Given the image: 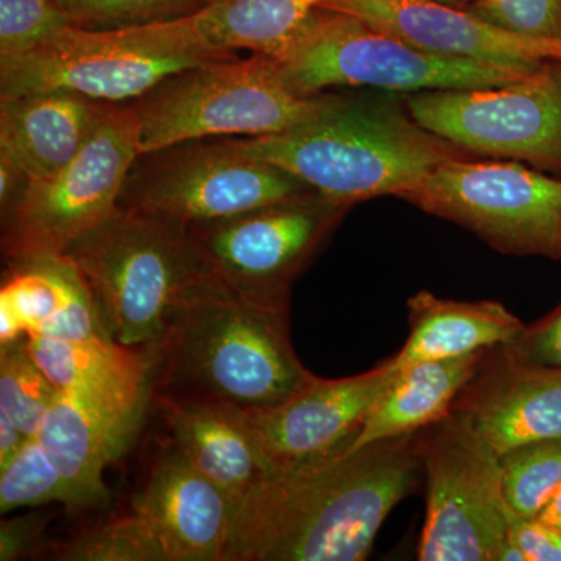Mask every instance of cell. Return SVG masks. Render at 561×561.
Wrapping results in <instances>:
<instances>
[{"mask_svg": "<svg viewBox=\"0 0 561 561\" xmlns=\"http://www.w3.org/2000/svg\"><path fill=\"white\" fill-rule=\"evenodd\" d=\"M490 350L457 359L421 362L394 371L365 416L348 451L415 434L445 419L453 412L461 391L481 370Z\"/></svg>", "mask_w": 561, "mask_h": 561, "instance_id": "23", "label": "cell"}, {"mask_svg": "<svg viewBox=\"0 0 561 561\" xmlns=\"http://www.w3.org/2000/svg\"><path fill=\"white\" fill-rule=\"evenodd\" d=\"M46 553L58 561H168L153 531L131 511L51 542Z\"/></svg>", "mask_w": 561, "mask_h": 561, "instance_id": "26", "label": "cell"}, {"mask_svg": "<svg viewBox=\"0 0 561 561\" xmlns=\"http://www.w3.org/2000/svg\"><path fill=\"white\" fill-rule=\"evenodd\" d=\"M69 25L57 0H0V58L28 54Z\"/></svg>", "mask_w": 561, "mask_h": 561, "instance_id": "31", "label": "cell"}, {"mask_svg": "<svg viewBox=\"0 0 561 561\" xmlns=\"http://www.w3.org/2000/svg\"><path fill=\"white\" fill-rule=\"evenodd\" d=\"M311 190L271 162L247 157L220 139H191L139 153L119 197L186 227L227 219Z\"/></svg>", "mask_w": 561, "mask_h": 561, "instance_id": "11", "label": "cell"}, {"mask_svg": "<svg viewBox=\"0 0 561 561\" xmlns=\"http://www.w3.org/2000/svg\"><path fill=\"white\" fill-rule=\"evenodd\" d=\"M404 346L390 357L394 371L421 362L457 359L515 342L526 324L500 301H457L420 290L409 298Z\"/></svg>", "mask_w": 561, "mask_h": 561, "instance_id": "22", "label": "cell"}, {"mask_svg": "<svg viewBox=\"0 0 561 561\" xmlns=\"http://www.w3.org/2000/svg\"><path fill=\"white\" fill-rule=\"evenodd\" d=\"M454 409L500 457L516 446L561 438V368L512 359L496 346Z\"/></svg>", "mask_w": 561, "mask_h": 561, "instance_id": "17", "label": "cell"}, {"mask_svg": "<svg viewBox=\"0 0 561 561\" xmlns=\"http://www.w3.org/2000/svg\"><path fill=\"white\" fill-rule=\"evenodd\" d=\"M390 357L362 375H312L286 400L249 412L272 472L287 471L350 446L393 376Z\"/></svg>", "mask_w": 561, "mask_h": 561, "instance_id": "14", "label": "cell"}, {"mask_svg": "<svg viewBox=\"0 0 561 561\" xmlns=\"http://www.w3.org/2000/svg\"><path fill=\"white\" fill-rule=\"evenodd\" d=\"M238 55L203 38L194 16L122 28L69 25L28 54L0 58V98L70 91L128 105L180 70Z\"/></svg>", "mask_w": 561, "mask_h": 561, "instance_id": "4", "label": "cell"}, {"mask_svg": "<svg viewBox=\"0 0 561 561\" xmlns=\"http://www.w3.org/2000/svg\"><path fill=\"white\" fill-rule=\"evenodd\" d=\"M0 289V345L38 335L60 341L108 335L90 284L68 254L7 261Z\"/></svg>", "mask_w": 561, "mask_h": 561, "instance_id": "19", "label": "cell"}, {"mask_svg": "<svg viewBox=\"0 0 561 561\" xmlns=\"http://www.w3.org/2000/svg\"><path fill=\"white\" fill-rule=\"evenodd\" d=\"M28 353L58 393L135 435L151 394L146 350L108 335L84 341L25 337Z\"/></svg>", "mask_w": 561, "mask_h": 561, "instance_id": "16", "label": "cell"}, {"mask_svg": "<svg viewBox=\"0 0 561 561\" xmlns=\"http://www.w3.org/2000/svg\"><path fill=\"white\" fill-rule=\"evenodd\" d=\"M131 103L111 105L87 146L60 172L32 180L21 202L2 217V254H65L119 208L122 187L139 154Z\"/></svg>", "mask_w": 561, "mask_h": 561, "instance_id": "13", "label": "cell"}, {"mask_svg": "<svg viewBox=\"0 0 561 561\" xmlns=\"http://www.w3.org/2000/svg\"><path fill=\"white\" fill-rule=\"evenodd\" d=\"M467 10L505 31L561 39V0H482Z\"/></svg>", "mask_w": 561, "mask_h": 561, "instance_id": "32", "label": "cell"}, {"mask_svg": "<svg viewBox=\"0 0 561 561\" xmlns=\"http://www.w3.org/2000/svg\"><path fill=\"white\" fill-rule=\"evenodd\" d=\"M35 437L60 472L69 508L108 504L103 470L127 449L130 432L60 393Z\"/></svg>", "mask_w": 561, "mask_h": 561, "instance_id": "24", "label": "cell"}, {"mask_svg": "<svg viewBox=\"0 0 561 561\" xmlns=\"http://www.w3.org/2000/svg\"><path fill=\"white\" fill-rule=\"evenodd\" d=\"M402 102L421 127L471 157L561 176V60L504 87L413 92Z\"/></svg>", "mask_w": 561, "mask_h": 561, "instance_id": "12", "label": "cell"}, {"mask_svg": "<svg viewBox=\"0 0 561 561\" xmlns=\"http://www.w3.org/2000/svg\"><path fill=\"white\" fill-rule=\"evenodd\" d=\"M209 0H57L73 25L122 28L195 16Z\"/></svg>", "mask_w": 561, "mask_h": 561, "instance_id": "30", "label": "cell"}, {"mask_svg": "<svg viewBox=\"0 0 561 561\" xmlns=\"http://www.w3.org/2000/svg\"><path fill=\"white\" fill-rule=\"evenodd\" d=\"M426 479L421 561H500L513 512L502 489L501 457L465 413L413 434Z\"/></svg>", "mask_w": 561, "mask_h": 561, "instance_id": "8", "label": "cell"}, {"mask_svg": "<svg viewBox=\"0 0 561 561\" xmlns=\"http://www.w3.org/2000/svg\"><path fill=\"white\" fill-rule=\"evenodd\" d=\"M44 518L38 515L3 519L0 524V560L13 561L43 553Z\"/></svg>", "mask_w": 561, "mask_h": 561, "instance_id": "35", "label": "cell"}, {"mask_svg": "<svg viewBox=\"0 0 561 561\" xmlns=\"http://www.w3.org/2000/svg\"><path fill=\"white\" fill-rule=\"evenodd\" d=\"M58 394L32 359L25 337L0 345V411L9 413L27 437L38 434Z\"/></svg>", "mask_w": 561, "mask_h": 561, "instance_id": "28", "label": "cell"}, {"mask_svg": "<svg viewBox=\"0 0 561 561\" xmlns=\"http://www.w3.org/2000/svg\"><path fill=\"white\" fill-rule=\"evenodd\" d=\"M342 94H295L268 55H241L180 70L133 102L139 153L191 139L257 138L290 130Z\"/></svg>", "mask_w": 561, "mask_h": 561, "instance_id": "7", "label": "cell"}, {"mask_svg": "<svg viewBox=\"0 0 561 561\" xmlns=\"http://www.w3.org/2000/svg\"><path fill=\"white\" fill-rule=\"evenodd\" d=\"M27 438L31 437L21 431L9 413L0 411V468L13 459Z\"/></svg>", "mask_w": 561, "mask_h": 561, "instance_id": "37", "label": "cell"}, {"mask_svg": "<svg viewBox=\"0 0 561 561\" xmlns=\"http://www.w3.org/2000/svg\"><path fill=\"white\" fill-rule=\"evenodd\" d=\"M32 176L9 154L0 151V214L5 217L21 202Z\"/></svg>", "mask_w": 561, "mask_h": 561, "instance_id": "36", "label": "cell"}, {"mask_svg": "<svg viewBox=\"0 0 561 561\" xmlns=\"http://www.w3.org/2000/svg\"><path fill=\"white\" fill-rule=\"evenodd\" d=\"M173 446L234 502L272 474L249 412L227 402L157 394Z\"/></svg>", "mask_w": 561, "mask_h": 561, "instance_id": "20", "label": "cell"}, {"mask_svg": "<svg viewBox=\"0 0 561 561\" xmlns=\"http://www.w3.org/2000/svg\"><path fill=\"white\" fill-rule=\"evenodd\" d=\"M65 254L90 284L110 337L138 350L161 342L203 273L190 228L140 210L117 208Z\"/></svg>", "mask_w": 561, "mask_h": 561, "instance_id": "5", "label": "cell"}, {"mask_svg": "<svg viewBox=\"0 0 561 561\" xmlns=\"http://www.w3.org/2000/svg\"><path fill=\"white\" fill-rule=\"evenodd\" d=\"M272 58L280 80L305 98L351 87L404 94L504 87L531 72L440 57L359 16L327 7L313 10L286 47Z\"/></svg>", "mask_w": 561, "mask_h": 561, "instance_id": "6", "label": "cell"}, {"mask_svg": "<svg viewBox=\"0 0 561 561\" xmlns=\"http://www.w3.org/2000/svg\"><path fill=\"white\" fill-rule=\"evenodd\" d=\"M330 0H209L195 25L224 50L276 57L313 10Z\"/></svg>", "mask_w": 561, "mask_h": 561, "instance_id": "25", "label": "cell"}, {"mask_svg": "<svg viewBox=\"0 0 561 561\" xmlns=\"http://www.w3.org/2000/svg\"><path fill=\"white\" fill-rule=\"evenodd\" d=\"M350 209L309 190L187 228L209 279L247 300L289 308L295 280L319 256Z\"/></svg>", "mask_w": 561, "mask_h": 561, "instance_id": "9", "label": "cell"}, {"mask_svg": "<svg viewBox=\"0 0 561 561\" xmlns=\"http://www.w3.org/2000/svg\"><path fill=\"white\" fill-rule=\"evenodd\" d=\"M110 106L70 91L0 98V151L32 180L49 179L87 146Z\"/></svg>", "mask_w": 561, "mask_h": 561, "instance_id": "21", "label": "cell"}, {"mask_svg": "<svg viewBox=\"0 0 561 561\" xmlns=\"http://www.w3.org/2000/svg\"><path fill=\"white\" fill-rule=\"evenodd\" d=\"M501 348L512 359L561 368V302L537 323L524 328L515 342Z\"/></svg>", "mask_w": 561, "mask_h": 561, "instance_id": "33", "label": "cell"}, {"mask_svg": "<svg viewBox=\"0 0 561 561\" xmlns=\"http://www.w3.org/2000/svg\"><path fill=\"white\" fill-rule=\"evenodd\" d=\"M401 198L502 254L561 260V176L519 161L457 158Z\"/></svg>", "mask_w": 561, "mask_h": 561, "instance_id": "10", "label": "cell"}, {"mask_svg": "<svg viewBox=\"0 0 561 561\" xmlns=\"http://www.w3.org/2000/svg\"><path fill=\"white\" fill-rule=\"evenodd\" d=\"M501 467L511 511L537 518L561 485V438L516 446L501 456Z\"/></svg>", "mask_w": 561, "mask_h": 561, "instance_id": "27", "label": "cell"}, {"mask_svg": "<svg viewBox=\"0 0 561 561\" xmlns=\"http://www.w3.org/2000/svg\"><path fill=\"white\" fill-rule=\"evenodd\" d=\"M272 472L232 502L221 561H360L415 489L413 434Z\"/></svg>", "mask_w": 561, "mask_h": 561, "instance_id": "1", "label": "cell"}, {"mask_svg": "<svg viewBox=\"0 0 561 561\" xmlns=\"http://www.w3.org/2000/svg\"><path fill=\"white\" fill-rule=\"evenodd\" d=\"M51 502L66 505L65 482L36 437L27 438L13 459L0 468V512L5 515Z\"/></svg>", "mask_w": 561, "mask_h": 561, "instance_id": "29", "label": "cell"}, {"mask_svg": "<svg viewBox=\"0 0 561 561\" xmlns=\"http://www.w3.org/2000/svg\"><path fill=\"white\" fill-rule=\"evenodd\" d=\"M345 11L434 55L534 70L561 60V39L505 31L471 11L432 0H330Z\"/></svg>", "mask_w": 561, "mask_h": 561, "instance_id": "15", "label": "cell"}, {"mask_svg": "<svg viewBox=\"0 0 561 561\" xmlns=\"http://www.w3.org/2000/svg\"><path fill=\"white\" fill-rule=\"evenodd\" d=\"M147 353L157 394L227 402L247 412L278 404L312 378L291 346L289 308L247 300L205 273Z\"/></svg>", "mask_w": 561, "mask_h": 561, "instance_id": "2", "label": "cell"}, {"mask_svg": "<svg viewBox=\"0 0 561 561\" xmlns=\"http://www.w3.org/2000/svg\"><path fill=\"white\" fill-rule=\"evenodd\" d=\"M432 2L442 3V5L456 7V9H470L482 0H432Z\"/></svg>", "mask_w": 561, "mask_h": 561, "instance_id": "39", "label": "cell"}, {"mask_svg": "<svg viewBox=\"0 0 561 561\" xmlns=\"http://www.w3.org/2000/svg\"><path fill=\"white\" fill-rule=\"evenodd\" d=\"M511 538L527 561H561V530L540 518H526L513 513Z\"/></svg>", "mask_w": 561, "mask_h": 561, "instance_id": "34", "label": "cell"}, {"mask_svg": "<svg viewBox=\"0 0 561 561\" xmlns=\"http://www.w3.org/2000/svg\"><path fill=\"white\" fill-rule=\"evenodd\" d=\"M232 501L172 446L151 468L131 512L147 523L168 561H221Z\"/></svg>", "mask_w": 561, "mask_h": 561, "instance_id": "18", "label": "cell"}, {"mask_svg": "<svg viewBox=\"0 0 561 561\" xmlns=\"http://www.w3.org/2000/svg\"><path fill=\"white\" fill-rule=\"evenodd\" d=\"M541 522L548 523L549 526L561 530V485L559 491L553 494L551 502L546 505L545 511L537 516Z\"/></svg>", "mask_w": 561, "mask_h": 561, "instance_id": "38", "label": "cell"}, {"mask_svg": "<svg viewBox=\"0 0 561 561\" xmlns=\"http://www.w3.org/2000/svg\"><path fill=\"white\" fill-rule=\"evenodd\" d=\"M225 139L351 208L386 195L401 198L443 162L474 158L421 127L397 99L341 95L331 108L290 130Z\"/></svg>", "mask_w": 561, "mask_h": 561, "instance_id": "3", "label": "cell"}]
</instances>
